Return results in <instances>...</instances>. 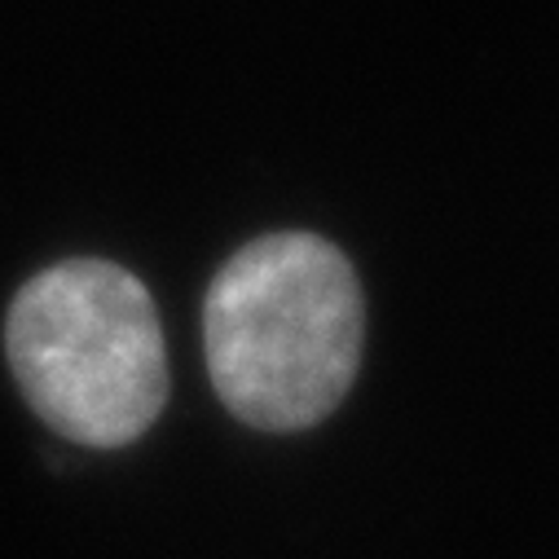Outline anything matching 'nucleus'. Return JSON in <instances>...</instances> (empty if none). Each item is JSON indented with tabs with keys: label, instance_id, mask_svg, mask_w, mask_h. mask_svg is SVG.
Wrapping results in <instances>:
<instances>
[{
	"label": "nucleus",
	"instance_id": "f257e3e1",
	"mask_svg": "<svg viewBox=\"0 0 559 559\" xmlns=\"http://www.w3.org/2000/svg\"><path fill=\"white\" fill-rule=\"evenodd\" d=\"M203 353L216 396L242 424L313 428L344 401L361 361L353 264L318 234L247 242L207 287Z\"/></svg>",
	"mask_w": 559,
	"mask_h": 559
},
{
	"label": "nucleus",
	"instance_id": "f03ea898",
	"mask_svg": "<svg viewBox=\"0 0 559 559\" xmlns=\"http://www.w3.org/2000/svg\"><path fill=\"white\" fill-rule=\"evenodd\" d=\"M5 353L27 405L75 445H128L168 401L155 300L110 260H62L27 277L5 318Z\"/></svg>",
	"mask_w": 559,
	"mask_h": 559
}]
</instances>
